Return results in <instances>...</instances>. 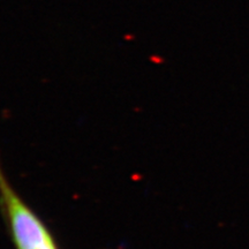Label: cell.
I'll return each mask as SVG.
<instances>
[{
  "mask_svg": "<svg viewBox=\"0 0 249 249\" xmlns=\"http://www.w3.org/2000/svg\"><path fill=\"white\" fill-rule=\"evenodd\" d=\"M0 209L16 249H59L43 220L8 181L0 164Z\"/></svg>",
  "mask_w": 249,
  "mask_h": 249,
  "instance_id": "6da1fadb",
  "label": "cell"
}]
</instances>
